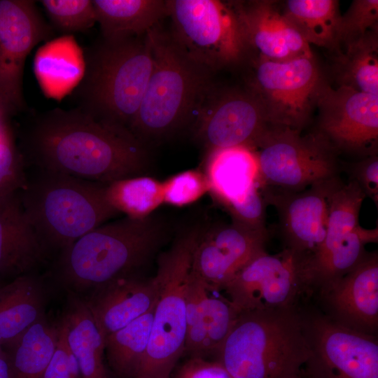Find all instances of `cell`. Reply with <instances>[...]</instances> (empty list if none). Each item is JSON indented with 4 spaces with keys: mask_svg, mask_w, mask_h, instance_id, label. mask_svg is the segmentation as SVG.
<instances>
[{
    "mask_svg": "<svg viewBox=\"0 0 378 378\" xmlns=\"http://www.w3.org/2000/svg\"><path fill=\"white\" fill-rule=\"evenodd\" d=\"M34 1L0 0V97L11 110L24 106L22 78L26 59L50 36Z\"/></svg>",
    "mask_w": 378,
    "mask_h": 378,
    "instance_id": "9a60e30c",
    "label": "cell"
},
{
    "mask_svg": "<svg viewBox=\"0 0 378 378\" xmlns=\"http://www.w3.org/2000/svg\"><path fill=\"white\" fill-rule=\"evenodd\" d=\"M195 114V137L209 151L237 146L254 149L269 126L259 101L249 90H223L214 84Z\"/></svg>",
    "mask_w": 378,
    "mask_h": 378,
    "instance_id": "4fadbf2b",
    "label": "cell"
},
{
    "mask_svg": "<svg viewBox=\"0 0 378 378\" xmlns=\"http://www.w3.org/2000/svg\"><path fill=\"white\" fill-rule=\"evenodd\" d=\"M108 203L120 214L144 218L164 202L162 183L146 176L124 178L106 184Z\"/></svg>",
    "mask_w": 378,
    "mask_h": 378,
    "instance_id": "4dcf8cb0",
    "label": "cell"
},
{
    "mask_svg": "<svg viewBox=\"0 0 378 378\" xmlns=\"http://www.w3.org/2000/svg\"><path fill=\"white\" fill-rule=\"evenodd\" d=\"M254 150L260 187L300 191L337 177L334 148L318 133L269 125Z\"/></svg>",
    "mask_w": 378,
    "mask_h": 378,
    "instance_id": "9c48e42d",
    "label": "cell"
},
{
    "mask_svg": "<svg viewBox=\"0 0 378 378\" xmlns=\"http://www.w3.org/2000/svg\"><path fill=\"white\" fill-rule=\"evenodd\" d=\"M59 324L82 378H110L104 363V340L85 301L74 294L69 295L67 309Z\"/></svg>",
    "mask_w": 378,
    "mask_h": 378,
    "instance_id": "603a6c76",
    "label": "cell"
},
{
    "mask_svg": "<svg viewBox=\"0 0 378 378\" xmlns=\"http://www.w3.org/2000/svg\"><path fill=\"white\" fill-rule=\"evenodd\" d=\"M308 356L304 318L288 309L241 313L217 360L233 378H290Z\"/></svg>",
    "mask_w": 378,
    "mask_h": 378,
    "instance_id": "5b68a950",
    "label": "cell"
},
{
    "mask_svg": "<svg viewBox=\"0 0 378 378\" xmlns=\"http://www.w3.org/2000/svg\"><path fill=\"white\" fill-rule=\"evenodd\" d=\"M222 290L239 313L295 309L311 290L304 261L287 248L276 254L260 252L241 268Z\"/></svg>",
    "mask_w": 378,
    "mask_h": 378,
    "instance_id": "8fae6325",
    "label": "cell"
},
{
    "mask_svg": "<svg viewBox=\"0 0 378 378\" xmlns=\"http://www.w3.org/2000/svg\"><path fill=\"white\" fill-rule=\"evenodd\" d=\"M337 322L374 335L378 326V255L366 254L350 272L320 290Z\"/></svg>",
    "mask_w": 378,
    "mask_h": 378,
    "instance_id": "e0dca14e",
    "label": "cell"
},
{
    "mask_svg": "<svg viewBox=\"0 0 378 378\" xmlns=\"http://www.w3.org/2000/svg\"><path fill=\"white\" fill-rule=\"evenodd\" d=\"M170 378H233L218 360L190 356L172 374Z\"/></svg>",
    "mask_w": 378,
    "mask_h": 378,
    "instance_id": "74e56055",
    "label": "cell"
},
{
    "mask_svg": "<svg viewBox=\"0 0 378 378\" xmlns=\"http://www.w3.org/2000/svg\"><path fill=\"white\" fill-rule=\"evenodd\" d=\"M351 179L370 197L376 205L378 202V158L374 154L351 167Z\"/></svg>",
    "mask_w": 378,
    "mask_h": 378,
    "instance_id": "f35d334b",
    "label": "cell"
},
{
    "mask_svg": "<svg viewBox=\"0 0 378 378\" xmlns=\"http://www.w3.org/2000/svg\"><path fill=\"white\" fill-rule=\"evenodd\" d=\"M164 202L176 206L190 204L209 190L204 172L190 169L178 173L162 183Z\"/></svg>",
    "mask_w": 378,
    "mask_h": 378,
    "instance_id": "d590c367",
    "label": "cell"
},
{
    "mask_svg": "<svg viewBox=\"0 0 378 378\" xmlns=\"http://www.w3.org/2000/svg\"><path fill=\"white\" fill-rule=\"evenodd\" d=\"M85 300L104 340L148 312L160 293L158 276L143 279L134 274L98 286Z\"/></svg>",
    "mask_w": 378,
    "mask_h": 378,
    "instance_id": "d6986e66",
    "label": "cell"
},
{
    "mask_svg": "<svg viewBox=\"0 0 378 378\" xmlns=\"http://www.w3.org/2000/svg\"><path fill=\"white\" fill-rule=\"evenodd\" d=\"M84 64L83 76L73 92L76 108L130 130L152 71L148 33L102 38L86 48Z\"/></svg>",
    "mask_w": 378,
    "mask_h": 378,
    "instance_id": "7a4b0ae2",
    "label": "cell"
},
{
    "mask_svg": "<svg viewBox=\"0 0 378 378\" xmlns=\"http://www.w3.org/2000/svg\"><path fill=\"white\" fill-rule=\"evenodd\" d=\"M304 320L309 346L304 378H378L375 335L349 328L328 316Z\"/></svg>",
    "mask_w": 378,
    "mask_h": 378,
    "instance_id": "7c38bea8",
    "label": "cell"
},
{
    "mask_svg": "<svg viewBox=\"0 0 378 378\" xmlns=\"http://www.w3.org/2000/svg\"><path fill=\"white\" fill-rule=\"evenodd\" d=\"M221 290L209 288L196 318L187 329L183 354L189 357L217 354L240 314Z\"/></svg>",
    "mask_w": 378,
    "mask_h": 378,
    "instance_id": "d4e9b609",
    "label": "cell"
},
{
    "mask_svg": "<svg viewBox=\"0 0 378 378\" xmlns=\"http://www.w3.org/2000/svg\"><path fill=\"white\" fill-rule=\"evenodd\" d=\"M204 173L209 191L225 206L259 183L255 150L246 146L209 151Z\"/></svg>",
    "mask_w": 378,
    "mask_h": 378,
    "instance_id": "7402d4cb",
    "label": "cell"
},
{
    "mask_svg": "<svg viewBox=\"0 0 378 378\" xmlns=\"http://www.w3.org/2000/svg\"><path fill=\"white\" fill-rule=\"evenodd\" d=\"M22 139L26 167L104 184L143 176L148 166L147 146L130 130L76 108L37 115Z\"/></svg>",
    "mask_w": 378,
    "mask_h": 378,
    "instance_id": "6da1fadb",
    "label": "cell"
},
{
    "mask_svg": "<svg viewBox=\"0 0 378 378\" xmlns=\"http://www.w3.org/2000/svg\"><path fill=\"white\" fill-rule=\"evenodd\" d=\"M106 184L26 167L19 190L23 209L48 252L62 251L119 215L106 197Z\"/></svg>",
    "mask_w": 378,
    "mask_h": 378,
    "instance_id": "3957f363",
    "label": "cell"
},
{
    "mask_svg": "<svg viewBox=\"0 0 378 378\" xmlns=\"http://www.w3.org/2000/svg\"><path fill=\"white\" fill-rule=\"evenodd\" d=\"M336 74L340 85L378 96L377 29L346 46L337 58Z\"/></svg>",
    "mask_w": 378,
    "mask_h": 378,
    "instance_id": "f546056e",
    "label": "cell"
},
{
    "mask_svg": "<svg viewBox=\"0 0 378 378\" xmlns=\"http://www.w3.org/2000/svg\"><path fill=\"white\" fill-rule=\"evenodd\" d=\"M102 38L107 40L141 36L168 17L167 1L92 0Z\"/></svg>",
    "mask_w": 378,
    "mask_h": 378,
    "instance_id": "cb8c5ba5",
    "label": "cell"
},
{
    "mask_svg": "<svg viewBox=\"0 0 378 378\" xmlns=\"http://www.w3.org/2000/svg\"><path fill=\"white\" fill-rule=\"evenodd\" d=\"M205 236L238 272L265 251L267 232L248 229L232 223L221 225Z\"/></svg>",
    "mask_w": 378,
    "mask_h": 378,
    "instance_id": "1f68e13d",
    "label": "cell"
},
{
    "mask_svg": "<svg viewBox=\"0 0 378 378\" xmlns=\"http://www.w3.org/2000/svg\"><path fill=\"white\" fill-rule=\"evenodd\" d=\"M290 378H302V375H301V372L295 376H293Z\"/></svg>",
    "mask_w": 378,
    "mask_h": 378,
    "instance_id": "7bdbcfd3",
    "label": "cell"
},
{
    "mask_svg": "<svg viewBox=\"0 0 378 378\" xmlns=\"http://www.w3.org/2000/svg\"><path fill=\"white\" fill-rule=\"evenodd\" d=\"M42 378H72L65 332L60 324L58 326V340L55 353Z\"/></svg>",
    "mask_w": 378,
    "mask_h": 378,
    "instance_id": "ab89813d",
    "label": "cell"
},
{
    "mask_svg": "<svg viewBox=\"0 0 378 378\" xmlns=\"http://www.w3.org/2000/svg\"><path fill=\"white\" fill-rule=\"evenodd\" d=\"M378 229L360 225L353 232L323 244L304 263V271L311 288L321 290L354 269L366 255L365 246L377 242Z\"/></svg>",
    "mask_w": 378,
    "mask_h": 378,
    "instance_id": "44dd1931",
    "label": "cell"
},
{
    "mask_svg": "<svg viewBox=\"0 0 378 378\" xmlns=\"http://www.w3.org/2000/svg\"><path fill=\"white\" fill-rule=\"evenodd\" d=\"M317 132L333 148L372 152L378 140V96L325 84L318 97Z\"/></svg>",
    "mask_w": 378,
    "mask_h": 378,
    "instance_id": "5bb4252c",
    "label": "cell"
},
{
    "mask_svg": "<svg viewBox=\"0 0 378 378\" xmlns=\"http://www.w3.org/2000/svg\"><path fill=\"white\" fill-rule=\"evenodd\" d=\"M41 285L30 274L14 279L0 288V346H5L43 317Z\"/></svg>",
    "mask_w": 378,
    "mask_h": 378,
    "instance_id": "484cf974",
    "label": "cell"
},
{
    "mask_svg": "<svg viewBox=\"0 0 378 378\" xmlns=\"http://www.w3.org/2000/svg\"><path fill=\"white\" fill-rule=\"evenodd\" d=\"M172 38L195 62L214 72L250 53L237 1L167 0Z\"/></svg>",
    "mask_w": 378,
    "mask_h": 378,
    "instance_id": "ba28073f",
    "label": "cell"
},
{
    "mask_svg": "<svg viewBox=\"0 0 378 378\" xmlns=\"http://www.w3.org/2000/svg\"><path fill=\"white\" fill-rule=\"evenodd\" d=\"M13 111L8 105L0 97V134L8 126L6 122L7 116Z\"/></svg>",
    "mask_w": 378,
    "mask_h": 378,
    "instance_id": "b9f144b4",
    "label": "cell"
},
{
    "mask_svg": "<svg viewBox=\"0 0 378 378\" xmlns=\"http://www.w3.org/2000/svg\"><path fill=\"white\" fill-rule=\"evenodd\" d=\"M337 178L300 191L262 187L266 203L274 206L278 213L285 248L304 263L316 253L326 237L328 197Z\"/></svg>",
    "mask_w": 378,
    "mask_h": 378,
    "instance_id": "2e32d148",
    "label": "cell"
},
{
    "mask_svg": "<svg viewBox=\"0 0 378 378\" xmlns=\"http://www.w3.org/2000/svg\"><path fill=\"white\" fill-rule=\"evenodd\" d=\"M378 1L354 0L341 15L340 44L358 41L370 31L377 29Z\"/></svg>",
    "mask_w": 378,
    "mask_h": 378,
    "instance_id": "e575fe53",
    "label": "cell"
},
{
    "mask_svg": "<svg viewBox=\"0 0 378 378\" xmlns=\"http://www.w3.org/2000/svg\"><path fill=\"white\" fill-rule=\"evenodd\" d=\"M165 233L163 223L151 215L107 222L60 252L58 273L73 288L94 289L134 274L158 250Z\"/></svg>",
    "mask_w": 378,
    "mask_h": 378,
    "instance_id": "8992f818",
    "label": "cell"
},
{
    "mask_svg": "<svg viewBox=\"0 0 378 378\" xmlns=\"http://www.w3.org/2000/svg\"><path fill=\"white\" fill-rule=\"evenodd\" d=\"M55 27L64 33L86 31L97 22L92 0L40 1Z\"/></svg>",
    "mask_w": 378,
    "mask_h": 378,
    "instance_id": "d6a6232c",
    "label": "cell"
},
{
    "mask_svg": "<svg viewBox=\"0 0 378 378\" xmlns=\"http://www.w3.org/2000/svg\"><path fill=\"white\" fill-rule=\"evenodd\" d=\"M250 52L258 58L283 62L313 55L310 45L275 1H237Z\"/></svg>",
    "mask_w": 378,
    "mask_h": 378,
    "instance_id": "ac0fdd59",
    "label": "cell"
},
{
    "mask_svg": "<svg viewBox=\"0 0 378 378\" xmlns=\"http://www.w3.org/2000/svg\"><path fill=\"white\" fill-rule=\"evenodd\" d=\"M260 183L253 186L243 197L225 207L233 223L248 229L267 231L265 226L266 202L259 191Z\"/></svg>",
    "mask_w": 378,
    "mask_h": 378,
    "instance_id": "8d00e7d4",
    "label": "cell"
},
{
    "mask_svg": "<svg viewBox=\"0 0 378 378\" xmlns=\"http://www.w3.org/2000/svg\"><path fill=\"white\" fill-rule=\"evenodd\" d=\"M49 253L23 209L19 190L0 199V276L27 274Z\"/></svg>",
    "mask_w": 378,
    "mask_h": 378,
    "instance_id": "ffe728a7",
    "label": "cell"
},
{
    "mask_svg": "<svg viewBox=\"0 0 378 378\" xmlns=\"http://www.w3.org/2000/svg\"><path fill=\"white\" fill-rule=\"evenodd\" d=\"M155 304L104 339L108 364L118 378H134L147 351Z\"/></svg>",
    "mask_w": 378,
    "mask_h": 378,
    "instance_id": "f1b7e54d",
    "label": "cell"
},
{
    "mask_svg": "<svg viewBox=\"0 0 378 378\" xmlns=\"http://www.w3.org/2000/svg\"><path fill=\"white\" fill-rule=\"evenodd\" d=\"M200 233L189 231L158 260L160 282L149 343L134 378H170L183 354L187 326L185 294L192 253Z\"/></svg>",
    "mask_w": 378,
    "mask_h": 378,
    "instance_id": "52a82bcc",
    "label": "cell"
},
{
    "mask_svg": "<svg viewBox=\"0 0 378 378\" xmlns=\"http://www.w3.org/2000/svg\"><path fill=\"white\" fill-rule=\"evenodd\" d=\"M57 340L58 326L42 317L13 342L3 346L9 355L15 378H42Z\"/></svg>",
    "mask_w": 378,
    "mask_h": 378,
    "instance_id": "83f0119b",
    "label": "cell"
},
{
    "mask_svg": "<svg viewBox=\"0 0 378 378\" xmlns=\"http://www.w3.org/2000/svg\"><path fill=\"white\" fill-rule=\"evenodd\" d=\"M153 65L130 131L144 144L188 122L212 85V72L192 61L160 24L148 32Z\"/></svg>",
    "mask_w": 378,
    "mask_h": 378,
    "instance_id": "277c9868",
    "label": "cell"
},
{
    "mask_svg": "<svg viewBox=\"0 0 378 378\" xmlns=\"http://www.w3.org/2000/svg\"><path fill=\"white\" fill-rule=\"evenodd\" d=\"M0 378H15L9 355L1 346H0Z\"/></svg>",
    "mask_w": 378,
    "mask_h": 378,
    "instance_id": "60d3db41",
    "label": "cell"
},
{
    "mask_svg": "<svg viewBox=\"0 0 378 378\" xmlns=\"http://www.w3.org/2000/svg\"><path fill=\"white\" fill-rule=\"evenodd\" d=\"M25 174L23 156L8 125L0 134V199L19 190Z\"/></svg>",
    "mask_w": 378,
    "mask_h": 378,
    "instance_id": "836d02e7",
    "label": "cell"
},
{
    "mask_svg": "<svg viewBox=\"0 0 378 378\" xmlns=\"http://www.w3.org/2000/svg\"><path fill=\"white\" fill-rule=\"evenodd\" d=\"M281 8L309 45L330 50L339 48L341 15L338 1L288 0Z\"/></svg>",
    "mask_w": 378,
    "mask_h": 378,
    "instance_id": "4316f807",
    "label": "cell"
},
{
    "mask_svg": "<svg viewBox=\"0 0 378 378\" xmlns=\"http://www.w3.org/2000/svg\"><path fill=\"white\" fill-rule=\"evenodd\" d=\"M248 83L270 126L298 132L308 122L326 84L314 55L283 62L257 58Z\"/></svg>",
    "mask_w": 378,
    "mask_h": 378,
    "instance_id": "30bf717a",
    "label": "cell"
}]
</instances>
